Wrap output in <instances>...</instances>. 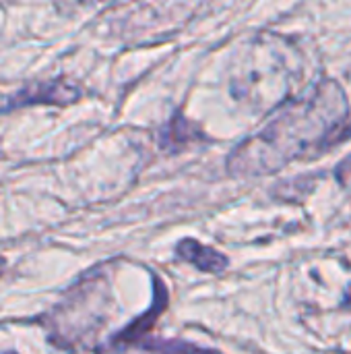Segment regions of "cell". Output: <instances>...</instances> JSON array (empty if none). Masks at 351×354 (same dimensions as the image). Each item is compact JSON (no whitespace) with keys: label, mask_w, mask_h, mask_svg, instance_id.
<instances>
[{"label":"cell","mask_w":351,"mask_h":354,"mask_svg":"<svg viewBox=\"0 0 351 354\" xmlns=\"http://www.w3.org/2000/svg\"><path fill=\"white\" fill-rule=\"evenodd\" d=\"M348 114V95L337 81L314 83L302 95L285 102L257 135L244 139L230 153L228 172L265 176L317 147H329Z\"/></svg>","instance_id":"6da1fadb"},{"label":"cell","mask_w":351,"mask_h":354,"mask_svg":"<svg viewBox=\"0 0 351 354\" xmlns=\"http://www.w3.org/2000/svg\"><path fill=\"white\" fill-rule=\"evenodd\" d=\"M302 81V56L292 39L277 33H261L240 56L232 91L257 110H271L290 102Z\"/></svg>","instance_id":"7a4b0ae2"},{"label":"cell","mask_w":351,"mask_h":354,"mask_svg":"<svg viewBox=\"0 0 351 354\" xmlns=\"http://www.w3.org/2000/svg\"><path fill=\"white\" fill-rule=\"evenodd\" d=\"M176 253H178L182 259H186V261H190L192 266H197L199 270L211 272V274L223 272L225 266H228V259H225L221 253H217V251H213V249H209V247H205V245H201V243H197V241H190V239L178 243Z\"/></svg>","instance_id":"3957f363"},{"label":"cell","mask_w":351,"mask_h":354,"mask_svg":"<svg viewBox=\"0 0 351 354\" xmlns=\"http://www.w3.org/2000/svg\"><path fill=\"white\" fill-rule=\"evenodd\" d=\"M74 97H79V89H74L72 85L64 83V81H52V83H43L31 89H25L21 95H17V100L21 102H72Z\"/></svg>","instance_id":"277c9868"},{"label":"cell","mask_w":351,"mask_h":354,"mask_svg":"<svg viewBox=\"0 0 351 354\" xmlns=\"http://www.w3.org/2000/svg\"><path fill=\"white\" fill-rule=\"evenodd\" d=\"M194 137H199L197 133H190V127H188V122L186 120H182L180 116L178 118H174V122L170 124V133H166V143L168 145H186L190 139H194Z\"/></svg>","instance_id":"5b68a950"},{"label":"cell","mask_w":351,"mask_h":354,"mask_svg":"<svg viewBox=\"0 0 351 354\" xmlns=\"http://www.w3.org/2000/svg\"><path fill=\"white\" fill-rule=\"evenodd\" d=\"M337 180L343 187H351V158H345L339 166H337Z\"/></svg>","instance_id":"8992f818"},{"label":"cell","mask_w":351,"mask_h":354,"mask_svg":"<svg viewBox=\"0 0 351 354\" xmlns=\"http://www.w3.org/2000/svg\"><path fill=\"white\" fill-rule=\"evenodd\" d=\"M351 137V122H345L335 135H333V139H331V143H341V141H345V139H350ZM329 143V145H331Z\"/></svg>","instance_id":"52a82bcc"},{"label":"cell","mask_w":351,"mask_h":354,"mask_svg":"<svg viewBox=\"0 0 351 354\" xmlns=\"http://www.w3.org/2000/svg\"><path fill=\"white\" fill-rule=\"evenodd\" d=\"M343 305H345L348 309H351V286H350V290H348V295H345V301H343Z\"/></svg>","instance_id":"ba28073f"},{"label":"cell","mask_w":351,"mask_h":354,"mask_svg":"<svg viewBox=\"0 0 351 354\" xmlns=\"http://www.w3.org/2000/svg\"><path fill=\"white\" fill-rule=\"evenodd\" d=\"M329 354H345V353H329Z\"/></svg>","instance_id":"9c48e42d"}]
</instances>
